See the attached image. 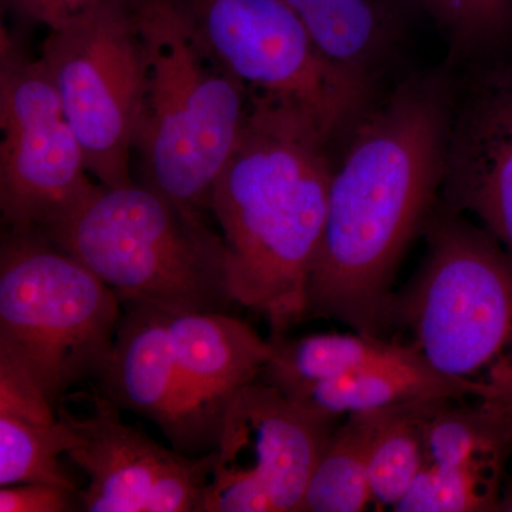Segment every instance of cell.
Here are the masks:
<instances>
[{"label": "cell", "mask_w": 512, "mask_h": 512, "mask_svg": "<svg viewBox=\"0 0 512 512\" xmlns=\"http://www.w3.org/2000/svg\"><path fill=\"white\" fill-rule=\"evenodd\" d=\"M497 511L512 512V488L504 495H501L500 501H498Z\"/></svg>", "instance_id": "24"}, {"label": "cell", "mask_w": 512, "mask_h": 512, "mask_svg": "<svg viewBox=\"0 0 512 512\" xmlns=\"http://www.w3.org/2000/svg\"><path fill=\"white\" fill-rule=\"evenodd\" d=\"M168 330L191 403L218 436L229 399L259 379L274 345L227 312L170 313Z\"/></svg>", "instance_id": "16"}, {"label": "cell", "mask_w": 512, "mask_h": 512, "mask_svg": "<svg viewBox=\"0 0 512 512\" xmlns=\"http://www.w3.org/2000/svg\"><path fill=\"white\" fill-rule=\"evenodd\" d=\"M437 23L451 62L490 55L512 40V0H419Z\"/></svg>", "instance_id": "21"}, {"label": "cell", "mask_w": 512, "mask_h": 512, "mask_svg": "<svg viewBox=\"0 0 512 512\" xmlns=\"http://www.w3.org/2000/svg\"><path fill=\"white\" fill-rule=\"evenodd\" d=\"M168 315L146 303H121L109 365L97 380L100 393L163 431L175 450L191 457L214 451L217 433L185 390L171 346Z\"/></svg>", "instance_id": "15"}, {"label": "cell", "mask_w": 512, "mask_h": 512, "mask_svg": "<svg viewBox=\"0 0 512 512\" xmlns=\"http://www.w3.org/2000/svg\"><path fill=\"white\" fill-rule=\"evenodd\" d=\"M380 409L349 414L323 448L301 512H360L372 503L370 451Z\"/></svg>", "instance_id": "18"}, {"label": "cell", "mask_w": 512, "mask_h": 512, "mask_svg": "<svg viewBox=\"0 0 512 512\" xmlns=\"http://www.w3.org/2000/svg\"><path fill=\"white\" fill-rule=\"evenodd\" d=\"M93 412L76 417L63 404L77 434L67 453L89 477L79 500L87 512H200L211 478L212 451L191 457L151 439L124 423L120 407L100 390L92 393Z\"/></svg>", "instance_id": "12"}, {"label": "cell", "mask_w": 512, "mask_h": 512, "mask_svg": "<svg viewBox=\"0 0 512 512\" xmlns=\"http://www.w3.org/2000/svg\"><path fill=\"white\" fill-rule=\"evenodd\" d=\"M433 400L380 409L369 464L373 504L396 511L412 487L423 466L424 423Z\"/></svg>", "instance_id": "20"}, {"label": "cell", "mask_w": 512, "mask_h": 512, "mask_svg": "<svg viewBox=\"0 0 512 512\" xmlns=\"http://www.w3.org/2000/svg\"><path fill=\"white\" fill-rule=\"evenodd\" d=\"M134 0H104L49 30L39 59L103 187L133 184L146 90V50Z\"/></svg>", "instance_id": "7"}, {"label": "cell", "mask_w": 512, "mask_h": 512, "mask_svg": "<svg viewBox=\"0 0 512 512\" xmlns=\"http://www.w3.org/2000/svg\"><path fill=\"white\" fill-rule=\"evenodd\" d=\"M456 86L446 67L407 77L353 124L333 167L308 315L380 336L393 278L439 204Z\"/></svg>", "instance_id": "1"}, {"label": "cell", "mask_w": 512, "mask_h": 512, "mask_svg": "<svg viewBox=\"0 0 512 512\" xmlns=\"http://www.w3.org/2000/svg\"><path fill=\"white\" fill-rule=\"evenodd\" d=\"M0 212L6 231L46 235L99 185L40 59L0 30Z\"/></svg>", "instance_id": "9"}, {"label": "cell", "mask_w": 512, "mask_h": 512, "mask_svg": "<svg viewBox=\"0 0 512 512\" xmlns=\"http://www.w3.org/2000/svg\"><path fill=\"white\" fill-rule=\"evenodd\" d=\"M332 140L308 111L249 96L244 130L212 188L235 302L264 316L272 338L308 316Z\"/></svg>", "instance_id": "2"}, {"label": "cell", "mask_w": 512, "mask_h": 512, "mask_svg": "<svg viewBox=\"0 0 512 512\" xmlns=\"http://www.w3.org/2000/svg\"><path fill=\"white\" fill-rule=\"evenodd\" d=\"M121 301L79 259L39 234L5 231L0 247V355L22 366L59 409L109 365Z\"/></svg>", "instance_id": "6"}, {"label": "cell", "mask_w": 512, "mask_h": 512, "mask_svg": "<svg viewBox=\"0 0 512 512\" xmlns=\"http://www.w3.org/2000/svg\"><path fill=\"white\" fill-rule=\"evenodd\" d=\"M511 450L510 417L470 400H433L423 466L396 511H497Z\"/></svg>", "instance_id": "14"}, {"label": "cell", "mask_w": 512, "mask_h": 512, "mask_svg": "<svg viewBox=\"0 0 512 512\" xmlns=\"http://www.w3.org/2000/svg\"><path fill=\"white\" fill-rule=\"evenodd\" d=\"M333 62L376 77L402 40L403 0H282Z\"/></svg>", "instance_id": "17"}, {"label": "cell", "mask_w": 512, "mask_h": 512, "mask_svg": "<svg viewBox=\"0 0 512 512\" xmlns=\"http://www.w3.org/2000/svg\"><path fill=\"white\" fill-rule=\"evenodd\" d=\"M59 413L55 420L0 412V487L42 483L80 493L60 456L76 446L77 434Z\"/></svg>", "instance_id": "19"}, {"label": "cell", "mask_w": 512, "mask_h": 512, "mask_svg": "<svg viewBox=\"0 0 512 512\" xmlns=\"http://www.w3.org/2000/svg\"><path fill=\"white\" fill-rule=\"evenodd\" d=\"M133 3L146 50L136 140L144 185L202 214L244 130L249 93L202 42L177 0Z\"/></svg>", "instance_id": "3"}, {"label": "cell", "mask_w": 512, "mask_h": 512, "mask_svg": "<svg viewBox=\"0 0 512 512\" xmlns=\"http://www.w3.org/2000/svg\"><path fill=\"white\" fill-rule=\"evenodd\" d=\"M441 204L473 214L512 261V67L487 70L456 94Z\"/></svg>", "instance_id": "13"}, {"label": "cell", "mask_w": 512, "mask_h": 512, "mask_svg": "<svg viewBox=\"0 0 512 512\" xmlns=\"http://www.w3.org/2000/svg\"><path fill=\"white\" fill-rule=\"evenodd\" d=\"M104 0H2L3 8L30 23L53 30L94 8Z\"/></svg>", "instance_id": "23"}, {"label": "cell", "mask_w": 512, "mask_h": 512, "mask_svg": "<svg viewBox=\"0 0 512 512\" xmlns=\"http://www.w3.org/2000/svg\"><path fill=\"white\" fill-rule=\"evenodd\" d=\"M274 356L259 380L325 419L414 400L481 402L476 390L437 372L410 345L367 333L271 338Z\"/></svg>", "instance_id": "11"}, {"label": "cell", "mask_w": 512, "mask_h": 512, "mask_svg": "<svg viewBox=\"0 0 512 512\" xmlns=\"http://www.w3.org/2000/svg\"><path fill=\"white\" fill-rule=\"evenodd\" d=\"M427 252L407 291L393 298L412 345L437 372L476 390L512 419V261L493 235L441 202Z\"/></svg>", "instance_id": "4"}, {"label": "cell", "mask_w": 512, "mask_h": 512, "mask_svg": "<svg viewBox=\"0 0 512 512\" xmlns=\"http://www.w3.org/2000/svg\"><path fill=\"white\" fill-rule=\"evenodd\" d=\"M79 493L52 484L28 483L0 487L2 512H67L82 507Z\"/></svg>", "instance_id": "22"}, {"label": "cell", "mask_w": 512, "mask_h": 512, "mask_svg": "<svg viewBox=\"0 0 512 512\" xmlns=\"http://www.w3.org/2000/svg\"><path fill=\"white\" fill-rule=\"evenodd\" d=\"M43 237L79 259L121 303L170 313L227 312L235 303L224 239L201 212L147 185H99Z\"/></svg>", "instance_id": "5"}, {"label": "cell", "mask_w": 512, "mask_h": 512, "mask_svg": "<svg viewBox=\"0 0 512 512\" xmlns=\"http://www.w3.org/2000/svg\"><path fill=\"white\" fill-rule=\"evenodd\" d=\"M335 421L255 380L229 399L200 512H301Z\"/></svg>", "instance_id": "10"}, {"label": "cell", "mask_w": 512, "mask_h": 512, "mask_svg": "<svg viewBox=\"0 0 512 512\" xmlns=\"http://www.w3.org/2000/svg\"><path fill=\"white\" fill-rule=\"evenodd\" d=\"M177 2L249 96L308 111L332 137L372 106L376 77L333 62L282 0Z\"/></svg>", "instance_id": "8"}]
</instances>
